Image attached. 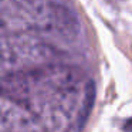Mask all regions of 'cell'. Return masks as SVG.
Returning <instances> with one entry per match:
<instances>
[{
    "label": "cell",
    "mask_w": 132,
    "mask_h": 132,
    "mask_svg": "<svg viewBox=\"0 0 132 132\" xmlns=\"http://www.w3.org/2000/svg\"><path fill=\"white\" fill-rule=\"evenodd\" d=\"M123 129H125L126 132H132V118L126 121V123L123 125Z\"/></svg>",
    "instance_id": "6da1fadb"
}]
</instances>
